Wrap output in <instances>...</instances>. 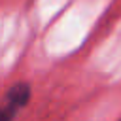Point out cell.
<instances>
[{"label":"cell","mask_w":121,"mask_h":121,"mask_svg":"<svg viewBox=\"0 0 121 121\" xmlns=\"http://www.w3.org/2000/svg\"><path fill=\"white\" fill-rule=\"evenodd\" d=\"M119 121H121V119H119Z\"/></svg>","instance_id":"obj_2"},{"label":"cell","mask_w":121,"mask_h":121,"mask_svg":"<svg viewBox=\"0 0 121 121\" xmlns=\"http://www.w3.org/2000/svg\"><path fill=\"white\" fill-rule=\"evenodd\" d=\"M30 98V87L23 81L15 83L4 96V102L0 104V121H13L17 112L26 106Z\"/></svg>","instance_id":"obj_1"}]
</instances>
